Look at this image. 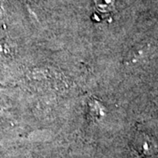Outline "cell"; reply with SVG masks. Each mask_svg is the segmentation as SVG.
<instances>
[{
	"label": "cell",
	"mask_w": 158,
	"mask_h": 158,
	"mask_svg": "<svg viewBox=\"0 0 158 158\" xmlns=\"http://www.w3.org/2000/svg\"><path fill=\"white\" fill-rule=\"evenodd\" d=\"M113 3V0H98L97 6H98L99 9H101V10H106L112 6Z\"/></svg>",
	"instance_id": "6da1fadb"
},
{
	"label": "cell",
	"mask_w": 158,
	"mask_h": 158,
	"mask_svg": "<svg viewBox=\"0 0 158 158\" xmlns=\"http://www.w3.org/2000/svg\"><path fill=\"white\" fill-rule=\"evenodd\" d=\"M4 19H5V9H4L2 1L0 0V22L3 21Z\"/></svg>",
	"instance_id": "7a4b0ae2"
}]
</instances>
